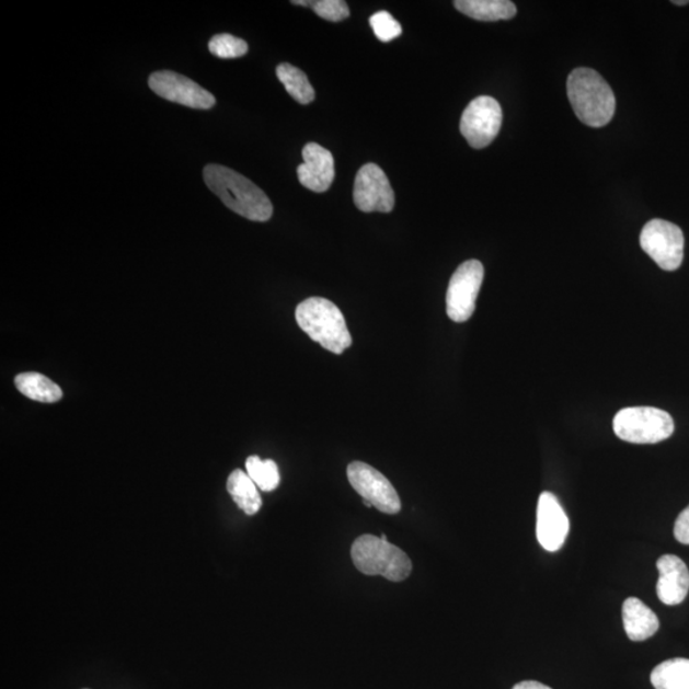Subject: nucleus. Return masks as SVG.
<instances>
[{"mask_svg": "<svg viewBox=\"0 0 689 689\" xmlns=\"http://www.w3.org/2000/svg\"><path fill=\"white\" fill-rule=\"evenodd\" d=\"M642 250L664 271H676L685 257V236L679 227L669 221H648L641 231Z\"/></svg>", "mask_w": 689, "mask_h": 689, "instance_id": "nucleus-6", "label": "nucleus"}, {"mask_svg": "<svg viewBox=\"0 0 689 689\" xmlns=\"http://www.w3.org/2000/svg\"><path fill=\"white\" fill-rule=\"evenodd\" d=\"M567 94L577 118L601 128L613 118L616 97L608 82L590 68H577L569 77Z\"/></svg>", "mask_w": 689, "mask_h": 689, "instance_id": "nucleus-2", "label": "nucleus"}, {"mask_svg": "<svg viewBox=\"0 0 689 689\" xmlns=\"http://www.w3.org/2000/svg\"><path fill=\"white\" fill-rule=\"evenodd\" d=\"M689 2H687V0H680V2H678V0H675V2H673V4H676V5H686Z\"/></svg>", "mask_w": 689, "mask_h": 689, "instance_id": "nucleus-27", "label": "nucleus"}, {"mask_svg": "<svg viewBox=\"0 0 689 689\" xmlns=\"http://www.w3.org/2000/svg\"><path fill=\"white\" fill-rule=\"evenodd\" d=\"M347 479L364 502L387 515L399 514L401 501L397 490L381 472L370 464L355 461L347 467Z\"/></svg>", "mask_w": 689, "mask_h": 689, "instance_id": "nucleus-8", "label": "nucleus"}, {"mask_svg": "<svg viewBox=\"0 0 689 689\" xmlns=\"http://www.w3.org/2000/svg\"><path fill=\"white\" fill-rule=\"evenodd\" d=\"M303 164L298 166V180L303 187L315 193L328 192L335 180L334 154L319 143H307Z\"/></svg>", "mask_w": 689, "mask_h": 689, "instance_id": "nucleus-13", "label": "nucleus"}, {"mask_svg": "<svg viewBox=\"0 0 689 689\" xmlns=\"http://www.w3.org/2000/svg\"><path fill=\"white\" fill-rule=\"evenodd\" d=\"M299 328L326 351L343 354L353 344L344 314L336 305L323 298H309L297 308Z\"/></svg>", "mask_w": 689, "mask_h": 689, "instance_id": "nucleus-3", "label": "nucleus"}, {"mask_svg": "<svg viewBox=\"0 0 689 689\" xmlns=\"http://www.w3.org/2000/svg\"><path fill=\"white\" fill-rule=\"evenodd\" d=\"M205 183L231 211L252 221L265 222L273 218L274 206L266 193L236 170L222 165L204 169Z\"/></svg>", "mask_w": 689, "mask_h": 689, "instance_id": "nucleus-1", "label": "nucleus"}, {"mask_svg": "<svg viewBox=\"0 0 689 689\" xmlns=\"http://www.w3.org/2000/svg\"><path fill=\"white\" fill-rule=\"evenodd\" d=\"M652 684L655 689H689V661L677 657L657 665Z\"/></svg>", "mask_w": 689, "mask_h": 689, "instance_id": "nucleus-20", "label": "nucleus"}, {"mask_svg": "<svg viewBox=\"0 0 689 689\" xmlns=\"http://www.w3.org/2000/svg\"><path fill=\"white\" fill-rule=\"evenodd\" d=\"M378 41L390 43L402 34V27L398 20L393 19L389 12H377L369 20Z\"/></svg>", "mask_w": 689, "mask_h": 689, "instance_id": "nucleus-23", "label": "nucleus"}, {"mask_svg": "<svg viewBox=\"0 0 689 689\" xmlns=\"http://www.w3.org/2000/svg\"><path fill=\"white\" fill-rule=\"evenodd\" d=\"M513 689H552L543 684L536 682V680H525V682L517 684Z\"/></svg>", "mask_w": 689, "mask_h": 689, "instance_id": "nucleus-26", "label": "nucleus"}, {"mask_svg": "<svg viewBox=\"0 0 689 689\" xmlns=\"http://www.w3.org/2000/svg\"><path fill=\"white\" fill-rule=\"evenodd\" d=\"M352 559L355 567L364 575L383 576L393 583L406 579L413 563L400 548L375 536H361L354 541Z\"/></svg>", "mask_w": 689, "mask_h": 689, "instance_id": "nucleus-4", "label": "nucleus"}, {"mask_svg": "<svg viewBox=\"0 0 689 689\" xmlns=\"http://www.w3.org/2000/svg\"><path fill=\"white\" fill-rule=\"evenodd\" d=\"M570 532V520L559 498L551 492L540 494L537 510V537L548 552L563 547Z\"/></svg>", "mask_w": 689, "mask_h": 689, "instance_id": "nucleus-12", "label": "nucleus"}, {"mask_svg": "<svg viewBox=\"0 0 689 689\" xmlns=\"http://www.w3.org/2000/svg\"><path fill=\"white\" fill-rule=\"evenodd\" d=\"M502 118V107L497 100L479 96L472 100L461 116V135L472 149H484L498 136Z\"/></svg>", "mask_w": 689, "mask_h": 689, "instance_id": "nucleus-9", "label": "nucleus"}, {"mask_svg": "<svg viewBox=\"0 0 689 689\" xmlns=\"http://www.w3.org/2000/svg\"><path fill=\"white\" fill-rule=\"evenodd\" d=\"M208 49L215 57L221 59H234L245 56L248 53V44L243 38H239L229 34L216 35L208 43Z\"/></svg>", "mask_w": 689, "mask_h": 689, "instance_id": "nucleus-22", "label": "nucleus"}, {"mask_svg": "<svg viewBox=\"0 0 689 689\" xmlns=\"http://www.w3.org/2000/svg\"><path fill=\"white\" fill-rule=\"evenodd\" d=\"M659 571L656 593L665 606H678L685 601L689 592V571L687 564L677 555L665 554L656 563Z\"/></svg>", "mask_w": 689, "mask_h": 689, "instance_id": "nucleus-14", "label": "nucleus"}, {"mask_svg": "<svg viewBox=\"0 0 689 689\" xmlns=\"http://www.w3.org/2000/svg\"><path fill=\"white\" fill-rule=\"evenodd\" d=\"M227 487L237 506L245 515L253 516L259 513L262 507L260 490L245 471L240 469L232 471Z\"/></svg>", "mask_w": 689, "mask_h": 689, "instance_id": "nucleus-17", "label": "nucleus"}, {"mask_svg": "<svg viewBox=\"0 0 689 689\" xmlns=\"http://www.w3.org/2000/svg\"><path fill=\"white\" fill-rule=\"evenodd\" d=\"M149 87L160 97L192 107V110L208 111L216 104V99L210 91L200 88L188 77L172 71L152 73Z\"/></svg>", "mask_w": 689, "mask_h": 689, "instance_id": "nucleus-11", "label": "nucleus"}, {"mask_svg": "<svg viewBox=\"0 0 689 689\" xmlns=\"http://www.w3.org/2000/svg\"><path fill=\"white\" fill-rule=\"evenodd\" d=\"M622 616L627 636L631 641H645L659 630V618L638 598H629L623 602Z\"/></svg>", "mask_w": 689, "mask_h": 689, "instance_id": "nucleus-15", "label": "nucleus"}, {"mask_svg": "<svg viewBox=\"0 0 689 689\" xmlns=\"http://www.w3.org/2000/svg\"><path fill=\"white\" fill-rule=\"evenodd\" d=\"M311 7L321 19L331 22L344 21L351 15V10L343 0H319V2H312Z\"/></svg>", "mask_w": 689, "mask_h": 689, "instance_id": "nucleus-24", "label": "nucleus"}, {"mask_svg": "<svg viewBox=\"0 0 689 689\" xmlns=\"http://www.w3.org/2000/svg\"><path fill=\"white\" fill-rule=\"evenodd\" d=\"M618 438L634 445L663 443L675 433V421L664 410L648 406L621 410L613 422Z\"/></svg>", "mask_w": 689, "mask_h": 689, "instance_id": "nucleus-5", "label": "nucleus"}, {"mask_svg": "<svg viewBox=\"0 0 689 689\" xmlns=\"http://www.w3.org/2000/svg\"><path fill=\"white\" fill-rule=\"evenodd\" d=\"M276 76L288 94L301 105L314 102L315 92L309 82L307 74L301 69L289 64H283L276 68Z\"/></svg>", "mask_w": 689, "mask_h": 689, "instance_id": "nucleus-19", "label": "nucleus"}, {"mask_svg": "<svg viewBox=\"0 0 689 689\" xmlns=\"http://www.w3.org/2000/svg\"><path fill=\"white\" fill-rule=\"evenodd\" d=\"M675 537L679 543L689 546V506L677 518Z\"/></svg>", "mask_w": 689, "mask_h": 689, "instance_id": "nucleus-25", "label": "nucleus"}, {"mask_svg": "<svg viewBox=\"0 0 689 689\" xmlns=\"http://www.w3.org/2000/svg\"><path fill=\"white\" fill-rule=\"evenodd\" d=\"M484 280L482 262L470 260L455 271L447 289V314L453 322L470 320Z\"/></svg>", "mask_w": 689, "mask_h": 689, "instance_id": "nucleus-7", "label": "nucleus"}, {"mask_svg": "<svg viewBox=\"0 0 689 689\" xmlns=\"http://www.w3.org/2000/svg\"><path fill=\"white\" fill-rule=\"evenodd\" d=\"M353 197L361 213L389 214L394 207V192L389 177L371 162L361 166L356 174Z\"/></svg>", "mask_w": 689, "mask_h": 689, "instance_id": "nucleus-10", "label": "nucleus"}, {"mask_svg": "<svg viewBox=\"0 0 689 689\" xmlns=\"http://www.w3.org/2000/svg\"><path fill=\"white\" fill-rule=\"evenodd\" d=\"M246 474L262 492H273L280 484V471L273 460H262L259 456H251L245 462Z\"/></svg>", "mask_w": 689, "mask_h": 689, "instance_id": "nucleus-21", "label": "nucleus"}, {"mask_svg": "<svg viewBox=\"0 0 689 689\" xmlns=\"http://www.w3.org/2000/svg\"><path fill=\"white\" fill-rule=\"evenodd\" d=\"M18 390L31 400L53 404L64 398V391L51 379L35 371L21 374L14 379Z\"/></svg>", "mask_w": 689, "mask_h": 689, "instance_id": "nucleus-18", "label": "nucleus"}, {"mask_svg": "<svg viewBox=\"0 0 689 689\" xmlns=\"http://www.w3.org/2000/svg\"><path fill=\"white\" fill-rule=\"evenodd\" d=\"M456 10L476 21L510 20L516 15V5L508 0H458Z\"/></svg>", "mask_w": 689, "mask_h": 689, "instance_id": "nucleus-16", "label": "nucleus"}]
</instances>
